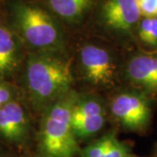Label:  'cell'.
<instances>
[{
    "label": "cell",
    "mask_w": 157,
    "mask_h": 157,
    "mask_svg": "<svg viewBox=\"0 0 157 157\" xmlns=\"http://www.w3.org/2000/svg\"><path fill=\"white\" fill-rule=\"evenodd\" d=\"M77 98L74 93L68 92L47 107L39 132L43 157H73L79 150L72 128V112Z\"/></svg>",
    "instance_id": "cell-1"
},
{
    "label": "cell",
    "mask_w": 157,
    "mask_h": 157,
    "mask_svg": "<svg viewBox=\"0 0 157 157\" xmlns=\"http://www.w3.org/2000/svg\"><path fill=\"white\" fill-rule=\"evenodd\" d=\"M73 82L70 62L45 54L29 56L26 64V84L37 104L48 106L67 94Z\"/></svg>",
    "instance_id": "cell-2"
},
{
    "label": "cell",
    "mask_w": 157,
    "mask_h": 157,
    "mask_svg": "<svg viewBox=\"0 0 157 157\" xmlns=\"http://www.w3.org/2000/svg\"><path fill=\"white\" fill-rule=\"evenodd\" d=\"M15 21L29 45L40 50H53L61 44V34L52 17L42 9L25 4L16 6Z\"/></svg>",
    "instance_id": "cell-3"
},
{
    "label": "cell",
    "mask_w": 157,
    "mask_h": 157,
    "mask_svg": "<svg viewBox=\"0 0 157 157\" xmlns=\"http://www.w3.org/2000/svg\"><path fill=\"white\" fill-rule=\"evenodd\" d=\"M113 115L125 128L140 131L150 120L151 109L144 96L136 93H122L112 101Z\"/></svg>",
    "instance_id": "cell-4"
},
{
    "label": "cell",
    "mask_w": 157,
    "mask_h": 157,
    "mask_svg": "<svg viewBox=\"0 0 157 157\" xmlns=\"http://www.w3.org/2000/svg\"><path fill=\"white\" fill-rule=\"evenodd\" d=\"M80 65L86 78L96 86H107L113 81L114 65L110 53L95 45H86L80 52Z\"/></svg>",
    "instance_id": "cell-5"
},
{
    "label": "cell",
    "mask_w": 157,
    "mask_h": 157,
    "mask_svg": "<svg viewBox=\"0 0 157 157\" xmlns=\"http://www.w3.org/2000/svg\"><path fill=\"white\" fill-rule=\"evenodd\" d=\"M29 121L24 107L12 101L0 108V138L10 144H19L28 134Z\"/></svg>",
    "instance_id": "cell-6"
},
{
    "label": "cell",
    "mask_w": 157,
    "mask_h": 157,
    "mask_svg": "<svg viewBox=\"0 0 157 157\" xmlns=\"http://www.w3.org/2000/svg\"><path fill=\"white\" fill-rule=\"evenodd\" d=\"M102 16L108 27L119 32H129L138 22L140 12L137 0H107Z\"/></svg>",
    "instance_id": "cell-7"
},
{
    "label": "cell",
    "mask_w": 157,
    "mask_h": 157,
    "mask_svg": "<svg viewBox=\"0 0 157 157\" xmlns=\"http://www.w3.org/2000/svg\"><path fill=\"white\" fill-rule=\"evenodd\" d=\"M127 74L134 84L157 94V56L141 54L132 58Z\"/></svg>",
    "instance_id": "cell-8"
},
{
    "label": "cell",
    "mask_w": 157,
    "mask_h": 157,
    "mask_svg": "<svg viewBox=\"0 0 157 157\" xmlns=\"http://www.w3.org/2000/svg\"><path fill=\"white\" fill-rule=\"evenodd\" d=\"M20 61V45L16 33L0 25V78L11 77Z\"/></svg>",
    "instance_id": "cell-9"
},
{
    "label": "cell",
    "mask_w": 157,
    "mask_h": 157,
    "mask_svg": "<svg viewBox=\"0 0 157 157\" xmlns=\"http://www.w3.org/2000/svg\"><path fill=\"white\" fill-rule=\"evenodd\" d=\"M93 0H48L49 6L59 16L67 20H76L80 17Z\"/></svg>",
    "instance_id": "cell-10"
},
{
    "label": "cell",
    "mask_w": 157,
    "mask_h": 157,
    "mask_svg": "<svg viewBox=\"0 0 157 157\" xmlns=\"http://www.w3.org/2000/svg\"><path fill=\"white\" fill-rule=\"evenodd\" d=\"M105 113L73 117L72 116V128L76 138H86L101 130L105 124Z\"/></svg>",
    "instance_id": "cell-11"
},
{
    "label": "cell",
    "mask_w": 157,
    "mask_h": 157,
    "mask_svg": "<svg viewBox=\"0 0 157 157\" xmlns=\"http://www.w3.org/2000/svg\"><path fill=\"white\" fill-rule=\"evenodd\" d=\"M117 140L113 135H107L86 147L81 151L82 157H101Z\"/></svg>",
    "instance_id": "cell-12"
},
{
    "label": "cell",
    "mask_w": 157,
    "mask_h": 157,
    "mask_svg": "<svg viewBox=\"0 0 157 157\" xmlns=\"http://www.w3.org/2000/svg\"><path fill=\"white\" fill-rule=\"evenodd\" d=\"M140 15L145 17H157V0H137Z\"/></svg>",
    "instance_id": "cell-13"
},
{
    "label": "cell",
    "mask_w": 157,
    "mask_h": 157,
    "mask_svg": "<svg viewBox=\"0 0 157 157\" xmlns=\"http://www.w3.org/2000/svg\"><path fill=\"white\" fill-rule=\"evenodd\" d=\"M130 155L129 148L123 142L116 140L101 157H126Z\"/></svg>",
    "instance_id": "cell-14"
},
{
    "label": "cell",
    "mask_w": 157,
    "mask_h": 157,
    "mask_svg": "<svg viewBox=\"0 0 157 157\" xmlns=\"http://www.w3.org/2000/svg\"><path fill=\"white\" fill-rule=\"evenodd\" d=\"M12 100L13 99L11 89L6 85L0 83V108Z\"/></svg>",
    "instance_id": "cell-15"
},
{
    "label": "cell",
    "mask_w": 157,
    "mask_h": 157,
    "mask_svg": "<svg viewBox=\"0 0 157 157\" xmlns=\"http://www.w3.org/2000/svg\"><path fill=\"white\" fill-rule=\"evenodd\" d=\"M146 44L150 45H157V17H153V25Z\"/></svg>",
    "instance_id": "cell-16"
},
{
    "label": "cell",
    "mask_w": 157,
    "mask_h": 157,
    "mask_svg": "<svg viewBox=\"0 0 157 157\" xmlns=\"http://www.w3.org/2000/svg\"><path fill=\"white\" fill-rule=\"evenodd\" d=\"M126 157H138V156H135V155H132L130 154L129 155H128V156H126Z\"/></svg>",
    "instance_id": "cell-17"
},
{
    "label": "cell",
    "mask_w": 157,
    "mask_h": 157,
    "mask_svg": "<svg viewBox=\"0 0 157 157\" xmlns=\"http://www.w3.org/2000/svg\"><path fill=\"white\" fill-rule=\"evenodd\" d=\"M0 157H5V156H4V155L2 154V152H1V151H0Z\"/></svg>",
    "instance_id": "cell-18"
},
{
    "label": "cell",
    "mask_w": 157,
    "mask_h": 157,
    "mask_svg": "<svg viewBox=\"0 0 157 157\" xmlns=\"http://www.w3.org/2000/svg\"><path fill=\"white\" fill-rule=\"evenodd\" d=\"M156 156H157V147H156Z\"/></svg>",
    "instance_id": "cell-19"
}]
</instances>
